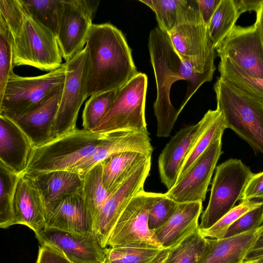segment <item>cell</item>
Returning <instances> with one entry per match:
<instances>
[{"instance_id": "4dcf8cb0", "label": "cell", "mask_w": 263, "mask_h": 263, "mask_svg": "<svg viewBox=\"0 0 263 263\" xmlns=\"http://www.w3.org/2000/svg\"><path fill=\"white\" fill-rule=\"evenodd\" d=\"M19 175L0 163V227L6 229L17 224L14 199Z\"/></svg>"}, {"instance_id": "ee69618b", "label": "cell", "mask_w": 263, "mask_h": 263, "mask_svg": "<svg viewBox=\"0 0 263 263\" xmlns=\"http://www.w3.org/2000/svg\"><path fill=\"white\" fill-rule=\"evenodd\" d=\"M234 4L239 16L246 11H255L260 8L263 0H233Z\"/></svg>"}, {"instance_id": "44dd1931", "label": "cell", "mask_w": 263, "mask_h": 263, "mask_svg": "<svg viewBox=\"0 0 263 263\" xmlns=\"http://www.w3.org/2000/svg\"><path fill=\"white\" fill-rule=\"evenodd\" d=\"M149 135L136 132H121L107 134L101 141L97 152L72 172L83 176L98 163L113 156L125 152H136L152 155L153 148Z\"/></svg>"}, {"instance_id": "4316f807", "label": "cell", "mask_w": 263, "mask_h": 263, "mask_svg": "<svg viewBox=\"0 0 263 263\" xmlns=\"http://www.w3.org/2000/svg\"><path fill=\"white\" fill-rule=\"evenodd\" d=\"M152 155L127 152L113 156L103 161L102 179L109 194L115 192Z\"/></svg>"}, {"instance_id": "4fadbf2b", "label": "cell", "mask_w": 263, "mask_h": 263, "mask_svg": "<svg viewBox=\"0 0 263 263\" xmlns=\"http://www.w3.org/2000/svg\"><path fill=\"white\" fill-rule=\"evenodd\" d=\"M215 50L220 59H228L251 76L263 79V40L256 22L236 25Z\"/></svg>"}, {"instance_id": "f546056e", "label": "cell", "mask_w": 263, "mask_h": 263, "mask_svg": "<svg viewBox=\"0 0 263 263\" xmlns=\"http://www.w3.org/2000/svg\"><path fill=\"white\" fill-rule=\"evenodd\" d=\"M218 70L220 78L246 94L263 101V79L251 76L227 58H220Z\"/></svg>"}, {"instance_id": "bcb514c9", "label": "cell", "mask_w": 263, "mask_h": 263, "mask_svg": "<svg viewBox=\"0 0 263 263\" xmlns=\"http://www.w3.org/2000/svg\"><path fill=\"white\" fill-rule=\"evenodd\" d=\"M256 13L255 22L257 23L263 40V3Z\"/></svg>"}, {"instance_id": "ffe728a7", "label": "cell", "mask_w": 263, "mask_h": 263, "mask_svg": "<svg viewBox=\"0 0 263 263\" xmlns=\"http://www.w3.org/2000/svg\"><path fill=\"white\" fill-rule=\"evenodd\" d=\"M32 141L11 118L0 114V163L21 176L34 148Z\"/></svg>"}, {"instance_id": "7c38bea8", "label": "cell", "mask_w": 263, "mask_h": 263, "mask_svg": "<svg viewBox=\"0 0 263 263\" xmlns=\"http://www.w3.org/2000/svg\"><path fill=\"white\" fill-rule=\"evenodd\" d=\"M100 1L62 0L57 39L65 61L84 48Z\"/></svg>"}, {"instance_id": "d6986e66", "label": "cell", "mask_w": 263, "mask_h": 263, "mask_svg": "<svg viewBox=\"0 0 263 263\" xmlns=\"http://www.w3.org/2000/svg\"><path fill=\"white\" fill-rule=\"evenodd\" d=\"M63 85L54 89L28 112L21 116L11 118L27 134L35 147L53 139L52 128Z\"/></svg>"}, {"instance_id": "52a82bcc", "label": "cell", "mask_w": 263, "mask_h": 263, "mask_svg": "<svg viewBox=\"0 0 263 263\" xmlns=\"http://www.w3.org/2000/svg\"><path fill=\"white\" fill-rule=\"evenodd\" d=\"M163 195L143 190L135 196L112 229L106 247L164 249L148 226L149 212Z\"/></svg>"}, {"instance_id": "8992f818", "label": "cell", "mask_w": 263, "mask_h": 263, "mask_svg": "<svg viewBox=\"0 0 263 263\" xmlns=\"http://www.w3.org/2000/svg\"><path fill=\"white\" fill-rule=\"evenodd\" d=\"M147 86V76L139 72L118 90L109 110L92 131L102 134L121 132L149 134L145 115Z\"/></svg>"}, {"instance_id": "c3c4849f", "label": "cell", "mask_w": 263, "mask_h": 263, "mask_svg": "<svg viewBox=\"0 0 263 263\" xmlns=\"http://www.w3.org/2000/svg\"><path fill=\"white\" fill-rule=\"evenodd\" d=\"M263 249V230L256 239L251 250Z\"/></svg>"}, {"instance_id": "8d00e7d4", "label": "cell", "mask_w": 263, "mask_h": 263, "mask_svg": "<svg viewBox=\"0 0 263 263\" xmlns=\"http://www.w3.org/2000/svg\"><path fill=\"white\" fill-rule=\"evenodd\" d=\"M262 203V199L261 201L252 199L241 201L212 227L206 229H199V232L205 238L217 239L223 238L228 230L234 222L247 212L260 206Z\"/></svg>"}, {"instance_id": "30bf717a", "label": "cell", "mask_w": 263, "mask_h": 263, "mask_svg": "<svg viewBox=\"0 0 263 263\" xmlns=\"http://www.w3.org/2000/svg\"><path fill=\"white\" fill-rule=\"evenodd\" d=\"M64 64L65 79L52 128L53 139L77 128L79 111L87 98L89 61L87 47L85 46Z\"/></svg>"}, {"instance_id": "2e32d148", "label": "cell", "mask_w": 263, "mask_h": 263, "mask_svg": "<svg viewBox=\"0 0 263 263\" xmlns=\"http://www.w3.org/2000/svg\"><path fill=\"white\" fill-rule=\"evenodd\" d=\"M40 243L62 253L72 263H104L105 248L93 234L45 229L35 235Z\"/></svg>"}, {"instance_id": "60d3db41", "label": "cell", "mask_w": 263, "mask_h": 263, "mask_svg": "<svg viewBox=\"0 0 263 263\" xmlns=\"http://www.w3.org/2000/svg\"><path fill=\"white\" fill-rule=\"evenodd\" d=\"M255 198L263 199V171L253 174L247 182L239 200L241 202Z\"/></svg>"}, {"instance_id": "9c48e42d", "label": "cell", "mask_w": 263, "mask_h": 263, "mask_svg": "<svg viewBox=\"0 0 263 263\" xmlns=\"http://www.w3.org/2000/svg\"><path fill=\"white\" fill-rule=\"evenodd\" d=\"M65 79L64 63L57 69L35 77H22L14 73L9 78L0 99V114L10 118L25 114Z\"/></svg>"}, {"instance_id": "1f68e13d", "label": "cell", "mask_w": 263, "mask_h": 263, "mask_svg": "<svg viewBox=\"0 0 263 263\" xmlns=\"http://www.w3.org/2000/svg\"><path fill=\"white\" fill-rule=\"evenodd\" d=\"M239 16L233 0H221L208 25L215 49L233 29Z\"/></svg>"}, {"instance_id": "d4e9b609", "label": "cell", "mask_w": 263, "mask_h": 263, "mask_svg": "<svg viewBox=\"0 0 263 263\" xmlns=\"http://www.w3.org/2000/svg\"><path fill=\"white\" fill-rule=\"evenodd\" d=\"M26 176L40 190L45 203L46 213L56 202L82 190L83 177L72 171H55Z\"/></svg>"}, {"instance_id": "cb8c5ba5", "label": "cell", "mask_w": 263, "mask_h": 263, "mask_svg": "<svg viewBox=\"0 0 263 263\" xmlns=\"http://www.w3.org/2000/svg\"><path fill=\"white\" fill-rule=\"evenodd\" d=\"M262 230L263 224L256 229L231 237L207 238L205 250L197 263H243Z\"/></svg>"}, {"instance_id": "b9f144b4", "label": "cell", "mask_w": 263, "mask_h": 263, "mask_svg": "<svg viewBox=\"0 0 263 263\" xmlns=\"http://www.w3.org/2000/svg\"><path fill=\"white\" fill-rule=\"evenodd\" d=\"M36 263H72L62 253L47 245L39 248Z\"/></svg>"}, {"instance_id": "d590c367", "label": "cell", "mask_w": 263, "mask_h": 263, "mask_svg": "<svg viewBox=\"0 0 263 263\" xmlns=\"http://www.w3.org/2000/svg\"><path fill=\"white\" fill-rule=\"evenodd\" d=\"M162 250L106 247L104 263H153Z\"/></svg>"}, {"instance_id": "f6af8a7d", "label": "cell", "mask_w": 263, "mask_h": 263, "mask_svg": "<svg viewBox=\"0 0 263 263\" xmlns=\"http://www.w3.org/2000/svg\"><path fill=\"white\" fill-rule=\"evenodd\" d=\"M243 263H263V249L250 250Z\"/></svg>"}, {"instance_id": "f1b7e54d", "label": "cell", "mask_w": 263, "mask_h": 263, "mask_svg": "<svg viewBox=\"0 0 263 263\" xmlns=\"http://www.w3.org/2000/svg\"><path fill=\"white\" fill-rule=\"evenodd\" d=\"M102 172L103 162L96 165L83 176L82 193L93 223L110 195L104 186Z\"/></svg>"}, {"instance_id": "6da1fadb", "label": "cell", "mask_w": 263, "mask_h": 263, "mask_svg": "<svg viewBox=\"0 0 263 263\" xmlns=\"http://www.w3.org/2000/svg\"><path fill=\"white\" fill-rule=\"evenodd\" d=\"M148 47L155 76L157 97L154 104L158 137H167L174 127L179 113L172 105L170 91L174 83L180 80L189 82L183 103L186 104L197 90L213 77L196 72L183 61L174 48L167 33L159 27L149 35Z\"/></svg>"}, {"instance_id": "3957f363", "label": "cell", "mask_w": 263, "mask_h": 263, "mask_svg": "<svg viewBox=\"0 0 263 263\" xmlns=\"http://www.w3.org/2000/svg\"><path fill=\"white\" fill-rule=\"evenodd\" d=\"M106 135L76 128L35 147L22 175L33 176L55 171H72L97 152Z\"/></svg>"}, {"instance_id": "7402d4cb", "label": "cell", "mask_w": 263, "mask_h": 263, "mask_svg": "<svg viewBox=\"0 0 263 263\" xmlns=\"http://www.w3.org/2000/svg\"><path fill=\"white\" fill-rule=\"evenodd\" d=\"M17 224L30 228L36 235L46 226V211L43 196L27 176H20L14 199Z\"/></svg>"}, {"instance_id": "7bdbcfd3", "label": "cell", "mask_w": 263, "mask_h": 263, "mask_svg": "<svg viewBox=\"0 0 263 263\" xmlns=\"http://www.w3.org/2000/svg\"><path fill=\"white\" fill-rule=\"evenodd\" d=\"M221 0H196L198 9L205 24L208 25Z\"/></svg>"}, {"instance_id": "603a6c76", "label": "cell", "mask_w": 263, "mask_h": 263, "mask_svg": "<svg viewBox=\"0 0 263 263\" xmlns=\"http://www.w3.org/2000/svg\"><path fill=\"white\" fill-rule=\"evenodd\" d=\"M202 209V202L179 203L169 220L152 232L164 249L172 248L199 228Z\"/></svg>"}, {"instance_id": "484cf974", "label": "cell", "mask_w": 263, "mask_h": 263, "mask_svg": "<svg viewBox=\"0 0 263 263\" xmlns=\"http://www.w3.org/2000/svg\"><path fill=\"white\" fill-rule=\"evenodd\" d=\"M155 13L159 27L169 33L200 14L196 0H139Z\"/></svg>"}, {"instance_id": "f35d334b", "label": "cell", "mask_w": 263, "mask_h": 263, "mask_svg": "<svg viewBox=\"0 0 263 263\" xmlns=\"http://www.w3.org/2000/svg\"><path fill=\"white\" fill-rule=\"evenodd\" d=\"M179 203L166 196L165 193L151 209L148 226L152 232L165 224L176 211Z\"/></svg>"}, {"instance_id": "e0dca14e", "label": "cell", "mask_w": 263, "mask_h": 263, "mask_svg": "<svg viewBox=\"0 0 263 263\" xmlns=\"http://www.w3.org/2000/svg\"><path fill=\"white\" fill-rule=\"evenodd\" d=\"M45 229L91 234L93 219L87 207L82 190L54 204L46 213Z\"/></svg>"}, {"instance_id": "83f0119b", "label": "cell", "mask_w": 263, "mask_h": 263, "mask_svg": "<svg viewBox=\"0 0 263 263\" xmlns=\"http://www.w3.org/2000/svg\"><path fill=\"white\" fill-rule=\"evenodd\" d=\"M204 115L206 117L205 124L187 154L180 169L177 181L185 174L210 145L217 139L222 138L227 128L223 116L217 109H210Z\"/></svg>"}, {"instance_id": "5bb4252c", "label": "cell", "mask_w": 263, "mask_h": 263, "mask_svg": "<svg viewBox=\"0 0 263 263\" xmlns=\"http://www.w3.org/2000/svg\"><path fill=\"white\" fill-rule=\"evenodd\" d=\"M222 138L210 145L190 168L165 193L178 203L203 202L218 160L222 153Z\"/></svg>"}, {"instance_id": "9a60e30c", "label": "cell", "mask_w": 263, "mask_h": 263, "mask_svg": "<svg viewBox=\"0 0 263 263\" xmlns=\"http://www.w3.org/2000/svg\"><path fill=\"white\" fill-rule=\"evenodd\" d=\"M151 166V159L143 164L110 194L100 210L93 223V232L103 247L106 248L109 235L128 203L144 190V184L149 174Z\"/></svg>"}, {"instance_id": "8fae6325", "label": "cell", "mask_w": 263, "mask_h": 263, "mask_svg": "<svg viewBox=\"0 0 263 263\" xmlns=\"http://www.w3.org/2000/svg\"><path fill=\"white\" fill-rule=\"evenodd\" d=\"M181 59L197 73L213 76L216 50L208 25L201 15L182 23L168 33Z\"/></svg>"}, {"instance_id": "5b68a950", "label": "cell", "mask_w": 263, "mask_h": 263, "mask_svg": "<svg viewBox=\"0 0 263 263\" xmlns=\"http://www.w3.org/2000/svg\"><path fill=\"white\" fill-rule=\"evenodd\" d=\"M25 7L22 20L11 32L14 66L29 65L49 72L58 69L63 64L56 36Z\"/></svg>"}, {"instance_id": "277c9868", "label": "cell", "mask_w": 263, "mask_h": 263, "mask_svg": "<svg viewBox=\"0 0 263 263\" xmlns=\"http://www.w3.org/2000/svg\"><path fill=\"white\" fill-rule=\"evenodd\" d=\"M217 108L227 128L263 154V101L250 96L219 77L214 85Z\"/></svg>"}, {"instance_id": "836d02e7", "label": "cell", "mask_w": 263, "mask_h": 263, "mask_svg": "<svg viewBox=\"0 0 263 263\" xmlns=\"http://www.w3.org/2000/svg\"><path fill=\"white\" fill-rule=\"evenodd\" d=\"M117 92L118 90H115L90 96L83 111L84 129L92 131L109 110Z\"/></svg>"}, {"instance_id": "74e56055", "label": "cell", "mask_w": 263, "mask_h": 263, "mask_svg": "<svg viewBox=\"0 0 263 263\" xmlns=\"http://www.w3.org/2000/svg\"><path fill=\"white\" fill-rule=\"evenodd\" d=\"M13 37L6 24L0 20V99L9 77L13 73Z\"/></svg>"}, {"instance_id": "d6a6232c", "label": "cell", "mask_w": 263, "mask_h": 263, "mask_svg": "<svg viewBox=\"0 0 263 263\" xmlns=\"http://www.w3.org/2000/svg\"><path fill=\"white\" fill-rule=\"evenodd\" d=\"M207 238L198 228L175 247L171 248L165 263H197L206 248Z\"/></svg>"}, {"instance_id": "7a4b0ae2", "label": "cell", "mask_w": 263, "mask_h": 263, "mask_svg": "<svg viewBox=\"0 0 263 263\" xmlns=\"http://www.w3.org/2000/svg\"><path fill=\"white\" fill-rule=\"evenodd\" d=\"M85 46L89 61L87 97L118 90L139 73L125 37L111 24H93Z\"/></svg>"}, {"instance_id": "7dc6e473", "label": "cell", "mask_w": 263, "mask_h": 263, "mask_svg": "<svg viewBox=\"0 0 263 263\" xmlns=\"http://www.w3.org/2000/svg\"><path fill=\"white\" fill-rule=\"evenodd\" d=\"M171 249H163L153 263H165L169 255Z\"/></svg>"}, {"instance_id": "ba28073f", "label": "cell", "mask_w": 263, "mask_h": 263, "mask_svg": "<svg viewBox=\"0 0 263 263\" xmlns=\"http://www.w3.org/2000/svg\"><path fill=\"white\" fill-rule=\"evenodd\" d=\"M253 174L249 167L237 159H230L216 167L199 229L210 228L235 206Z\"/></svg>"}, {"instance_id": "ab89813d", "label": "cell", "mask_w": 263, "mask_h": 263, "mask_svg": "<svg viewBox=\"0 0 263 263\" xmlns=\"http://www.w3.org/2000/svg\"><path fill=\"white\" fill-rule=\"evenodd\" d=\"M263 223V199L262 204L247 212L229 228L225 237L240 234L260 227Z\"/></svg>"}, {"instance_id": "ac0fdd59", "label": "cell", "mask_w": 263, "mask_h": 263, "mask_svg": "<svg viewBox=\"0 0 263 263\" xmlns=\"http://www.w3.org/2000/svg\"><path fill=\"white\" fill-rule=\"evenodd\" d=\"M206 122V117L196 124L180 129L160 153L158 168L162 183L168 190L176 183L183 161Z\"/></svg>"}, {"instance_id": "e575fe53", "label": "cell", "mask_w": 263, "mask_h": 263, "mask_svg": "<svg viewBox=\"0 0 263 263\" xmlns=\"http://www.w3.org/2000/svg\"><path fill=\"white\" fill-rule=\"evenodd\" d=\"M30 13L56 36L62 0H23Z\"/></svg>"}]
</instances>
